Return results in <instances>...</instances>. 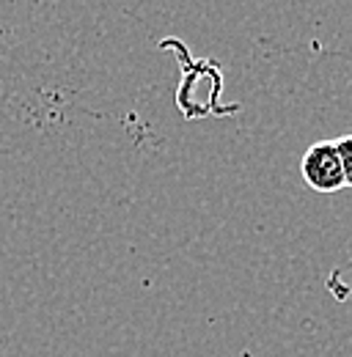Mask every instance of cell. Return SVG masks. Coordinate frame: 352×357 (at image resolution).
<instances>
[{"mask_svg":"<svg viewBox=\"0 0 352 357\" xmlns=\"http://www.w3.org/2000/svg\"><path fill=\"white\" fill-rule=\"evenodd\" d=\"M300 174L303 181L314 192L322 195H333L339 190H344V171H342V160L336 151V140H316L311 143L303 154L300 162Z\"/></svg>","mask_w":352,"mask_h":357,"instance_id":"cell-1","label":"cell"},{"mask_svg":"<svg viewBox=\"0 0 352 357\" xmlns=\"http://www.w3.org/2000/svg\"><path fill=\"white\" fill-rule=\"evenodd\" d=\"M336 151L342 160V171H344V184L352 187V135H342L336 140Z\"/></svg>","mask_w":352,"mask_h":357,"instance_id":"cell-2","label":"cell"}]
</instances>
